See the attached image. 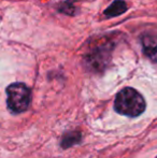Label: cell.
<instances>
[{"mask_svg":"<svg viewBox=\"0 0 157 158\" xmlns=\"http://www.w3.org/2000/svg\"><path fill=\"white\" fill-rule=\"evenodd\" d=\"M114 108L119 114L134 117L144 112L145 101L139 92L134 88L126 87L116 96Z\"/></svg>","mask_w":157,"mask_h":158,"instance_id":"cell-1","label":"cell"},{"mask_svg":"<svg viewBox=\"0 0 157 158\" xmlns=\"http://www.w3.org/2000/svg\"><path fill=\"white\" fill-rule=\"evenodd\" d=\"M6 103L12 112L22 113L28 109L31 100L30 90L23 83H13L6 88Z\"/></svg>","mask_w":157,"mask_h":158,"instance_id":"cell-2","label":"cell"},{"mask_svg":"<svg viewBox=\"0 0 157 158\" xmlns=\"http://www.w3.org/2000/svg\"><path fill=\"white\" fill-rule=\"evenodd\" d=\"M141 43L144 54L150 59L157 63V35H143L141 38Z\"/></svg>","mask_w":157,"mask_h":158,"instance_id":"cell-3","label":"cell"},{"mask_svg":"<svg viewBox=\"0 0 157 158\" xmlns=\"http://www.w3.org/2000/svg\"><path fill=\"white\" fill-rule=\"evenodd\" d=\"M126 11H127V4H126V2L123 1V0H116V1H114L105 11V15L108 19H110V17L118 16V15L125 13Z\"/></svg>","mask_w":157,"mask_h":158,"instance_id":"cell-4","label":"cell"}]
</instances>
